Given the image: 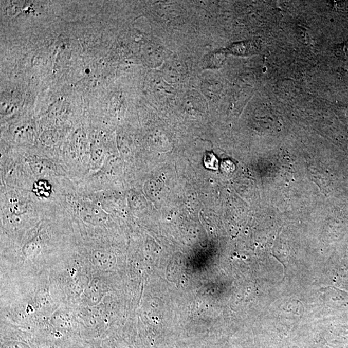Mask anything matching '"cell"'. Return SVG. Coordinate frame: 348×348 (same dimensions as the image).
<instances>
[{
  "label": "cell",
  "mask_w": 348,
  "mask_h": 348,
  "mask_svg": "<svg viewBox=\"0 0 348 348\" xmlns=\"http://www.w3.org/2000/svg\"><path fill=\"white\" fill-rule=\"evenodd\" d=\"M77 240L62 205L50 206L40 222L15 240L1 242L2 277L49 271L75 252Z\"/></svg>",
  "instance_id": "6da1fadb"
}]
</instances>
